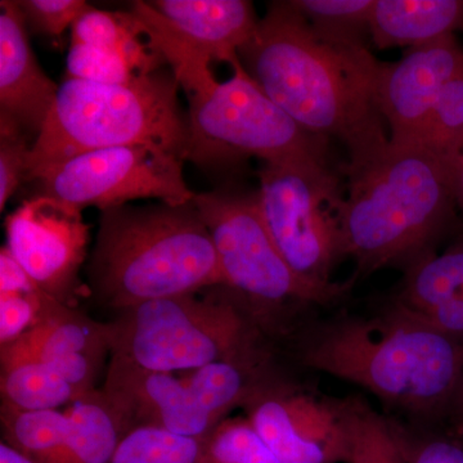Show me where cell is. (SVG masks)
<instances>
[{"instance_id":"obj_37","label":"cell","mask_w":463,"mask_h":463,"mask_svg":"<svg viewBox=\"0 0 463 463\" xmlns=\"http://www.w3.org/2000/svg\"><path fill=\"white\" fill-rule=\"evenodd\" d=\"M0 463H36L27 457L21 455L14 448L9 447L7 443H0Z\"/></svg>"},{"instance_id":"obj_6","label":"cell","mask_w":463,"mask_h":463,"mask_svg":"<svg viewBox=\"0 0 463 463\" xmlns=\"http://www.w3.org/2000/svg\"><path fill=\"white\" fill-rule=\"evenodd\" d=\"M108 328L111 358L157 373L264 354L258 323L223 286L203 298L183 295L128 307Z\"/></svg>"},{"instance_id":"obj_32","label":"cell","mask_w":463,"mask_h":463,"mask_svg":"<svg viewBox=\"0 0 463 463\" xmlns=\"http://www.w3.org/2000/svg\"><path fill=\"white\" fill-rule=\"evenodd\" d=\"M27 29L60 38L87 9L84 0H18Z\"/></svg>"},{"instance_id":"obj_29","label":"cell","mask_w":463,"mask_h":463,"mask_svg":"<svg viewBox=\"0 0 463 463\" xmlns=\"http://www.w3.org/2000/svg\"><path fill=\"white\" fill-rule=\"evenodd\" d=\"M137 74L118 52L71 43L66 78L99 84H124Z\"/></svg>"},{"instance_id":"obj_25","label":"cell","mask_w":463,"mask_h":463,"mask_svg":"<svg viewBox=\"0 0 463 463\" xmlns=\"http://www.w3.org/2000/svg\"><path fill=\"white\" fill-rule=\"evenodd\" d=\"M428 149L452 167L463 147V69L448 81L421 130L410 143Z\"/></svg>"},{"instance_id":"obj_8","label":"cell","mask_w":463,"mask_h":463,"mask_svg":"<svg viewBox=\"0 0 463 463\" xmlns=\"http://www.w3.org/2000/svg\"><path fill=\"white\" fill-rule=\"evenodd\" d=\"M194 203L214 242L222 286L259 327L265 316L288 303H328L345 291L346 286L317 288L288 267L264 223L257 192L219 188L196 194Z\"/></svg>"},{"instance_id":"obj_34","label":"cell","mask_w":463,"mask_h":463,"mask_svg":"<svg viewBox=\"0 0 463 463\" xmlns=\"http://www.w3.org/2000/svg\"><path fill=\"white\" fill-rule=\"evenodd\" d=\"M410 463H463V443L435 439L423 444Z\"/></svg>"},{"instance_id":"obj_26","label":"cell","mask_w":463,"mask_h":463,"mask_svg":"<svg viewBox=\"0 0 463 463\" xmlns=\"http://www.w3.org/2000/svg\"><path fill=\"white\" fill-rule=\"evenodd\" d=\"M206 439L156 428H137L118 444L109 463H201Z\"/></svg>"},{"instance_id":"obj_5","label":"cell","mask_w":463,"mask_h":463,"mask_svg":"<svg viewBox=\"0 0 463 463\" xmlns=\"http://www.w3.org/2000/svg\"><path fill=\"white\" fill-rule=\"evenodd\" d=\"M179 88L165 69L124 84L66 78L33 143L26 181L85 152L121 146H154L185 161L188 118Z\"/></svg>"},{"instance_id":"obj_11","label":"cell","mask_w":463,"mask_h":463,"mask_svg":"<svg viewBox=\"0 0 463 463\" xmlns=\"http://www.w3.org/2000/svg\"><path fill=\"white\" fill-rule=\"evenodd\" d=\"M358 407L270 379L243 404L249 421L281 463H346Z\"/></svg>"},{"instance_id":"obj_1","label":"cell","mask_w":463,"mask_h":463,"mask_svg":"<svg viewBox=\"0 0 463 463\" xmlns=\"http://www.w3.org/2000/svg\"><path fill=\"white\" fill-rule=\"evenodd\" d=\"M239 57L250 78L307 133L336 138L361 165L390 143L376 105L381 66L365 45L316 32L288 2H274Z\"/></svg>"},{"instance_id":"obj_7","label":"cell","mask_w":463,"mask_h":463,"mask_svg":"<svg viewBox=\"0 0 463 463\" xmlns=\"http://www.w3.org/2000/svg\"><path fill=\"white\" fill-rule=\"evenodd\" d=\"M232 70L227 81L215 79L185 94V161L212 170L239 165L249 157L264 164L326 157L325 139L301 129L250 78L240 60Z\"/></svg>"},{"instance_id":"obj_13","label":"cell","mask_w":463,"mask_h":463,"mask_svg":"<svg viewBox=\"0 0 463 463\" xmlns=\"http://www.w3.org/2000/svg\"><path fill=\"white\" fill-rule=\"evenodd\" d=\"M463 69L455 33L411 48L397 63H383L376 105L390 128V142L410 143L430 116L441 90Z\"/></svg>"},{"instance_id":"obj_36","label":"cell","mask_w":463,"mask_h":463,"mask_svg":"<svg viewBox=\"0 0 463 463\" xmlns=\"http://www.w3.org/2000/svg\"><path fill=\"white\" fill-rule=\"evenodd\" d=\"M448 408H450L452 421L453 425H455L457 434H458L463 440V380Z\"/></svg>"},{"instance_id":"obj_2","label":"cell","mask_w":463,"mask_h":463,"mask_svg":"<svg viewBox=\"0 0 463 463\" xmlns=\"http://www.w3.org/2000/svg\"><path fill=\"white\" fill-rule=\"evenodd\" d=\"M341 251L359 274L417 260L452 224L457 206L446 164L417 145L390 142L361 165H346Z\"/></svg>"},{"instance_id":"obj_33","label":"cell","mask_w":463,"mask_h":463,"mask_svg":"<svg viewBox=\"0 0 463 463\" xmlns=\"http://www.w3.org/2000/svg\"><path fill=\"white\" fill-rule=\"evenodd\" d=\"M39 289L32 277L3 246L0 250V295L29 294Z\"/></svg>"},{"instance_id":"obj_14","label":"cell","mask_w":463,"mask_h":463,"mask_svg":"<svg viewBox=\"0 0 463 463\" xmlns=\"http://www.w3.org/2000/svg\"><path fill=\"white\" fill-rule=\"evenodd\" d=\"M102 392L114 405L127 432L137 428H156L206 439L221 420L206 411L183 377L157 373L109 359Z\"/></svg>"},{"instance_id":"obj_20","label":"cell","mask_w":463,"mask_h":463,"mask_svg":"<svg viewBox=\"0 0 463 463\" xmlns=\"http://www.w3.org/2000/svg\"><path fill=\"white\" fill-rule=\"evenodd\" d=\"M65 413L70 423L65 463H109L128 432L102 389L81 395Z\"/></svg>"},{"instance_id":"obj_23","label":"cell","mask_w":463,"mask_h":463,"mask_svg":"<svg viewBox=\"0 0 463 463\" xmlns=\"http://www.w3.org/2000/svg\"><path fill=\"white\" fill-rule=\"evenodd\" d=\"M3 440L36 463H65L70 423L65 411H20L2 404Z\"/></svg>"},{"instance_id":"obj_3","label":"cell","mask_w":463,"mask_h":463,"mask_svg":"<svg viewBox=\"0 0 463 463\" xmlns=\"http://www.w3.org/2000/svg\"><path fill=\"white\" fill-rule=\"evenodd\" d=\"M88 272L91 294L116 313L223 285L214 242L194 201L100 212Z\"/></svg>"},{"instance_id":"obj_31","label":"cell","mask_w":463,"mask_h":463,"mask_svg":"<svg viewBox=\"0 0 463 463\" xmlns=\"http://www.w3.org/2000/svg\"><path fill=\"white\" fill-rule=\"evenodd\" d=\"M33 143L16 125L0 120V212L26 181L27 163Z\"/></svg>"},{"instance_id":"obj_12","label":"cell","mask_w":463,"mask_h":463,"mask_svg":"<svg viewBox=\"0 0 463 463\" xmlns=\"http://www.w3.org/2000/svg\"><path fill=\"white\" fill-rule=\"evenodd\" d=\"M90 232L80 210L36 194L5 219V248L42 291L74 307Z\"/></svg>"},{"instance_id":"obj_15","label":"cell","mask_w":463,"mask_h":463,"mask_svg":"<svg viewBox=\"0 0 463 463\" xmlns=\"http://www.w3.org/2000/svg\"><path fill=\"white\" fill-rule=\"evenodd\" d=\"M60 85L43 71L30 44L23 12L14 0L0 2V120L30 138L39 136Z\"/></svg>"},{"instance_id":"obj_16","label":"cell","mask_w":463,"mask_h":463,"mask_svg":"<svg viewBox=\"0 0 463 463\" xmlns=\"http://www.w3.org/2000/svg\"><path fill=\"white\" fill-rule=\"evenodd\" d=\"M174 35L214 62L233 65L259 18L248 0H152Z\"/></svg>"},{"instance_id":"obj_17","label":"cell","mask_w":463,"mask_h":463,"mask_svg":"<svg viewBox=\"0 0 463 463\" xmlns=\"http://www.w3.org/2000/svg\"><path fill=\"white\" fill-rule=\"evenodd\" d=\"M392 307L463 340V234L441 254L413 261Z\"/></svg>"},{"instance_id":"obj_21","label":"cell","mask_w":463,"mask_h":463,"mask_svg":"<svg viewBox=\"0 0 463 463\" xmlns=\"http://www.w3.org/2000/svg\"><path fill=\"white\" fill-rule=\"evenodd\" d=\"M264 354L218 362L183 377L199 403L216 419H227L233 408L249 401L269 379L263 373Z\"/></svg>"},{"instance_id":"obj_19","label":"cell","mask_w":463,"mask_h":463,"mask_svg":"<svg viewBox=\"0 0 463 463\" xmlns=\"http://www.w3.org/2000/svg\"><path fill=\"white\" fill-rule=\"evenodd\" d=\"M463 29V0H376L370 35L380 50L416 48Z\"/></svg>"},{"instance_id":"obj_18","label":"cell","mask_w":463,"mask_h":463,"mask_svg":"<svg viewBox=\"0 0 463 463\" xmlns=\"http://www.w3.org/2000/svg\"><path fill=\"white\" fill-rule=\"evenodd\" d=\"M108 354V323L94 321L60 301L32 331L0 347V362H47L79 355L105 359Z\"/></svg>"},{"instance_id":"obj_4","label":"cell","mask_w":463,"mask_h":463,"mask_svg":"<svg viewBox=\"0 0 463 463\" xmlns=\"http://www.w3.org/2000/svg\"><path fill=\"white\" fill-rule=\"evenodd\" d=\"M301 359L307 367L422 412L449 407L463 380V340L392 307L385 315L322 328Z\"/></svg>"},{"instance_id":"obj_22","label":"cell","mask_w":463,"mask_h":463,"mask_svg":"<svg viewBox=\"0 0 463 463\" xmlns=\"http://www.w3.org/2000/svg\"><path fill=\"white\" fill-rule=\"evenodd\" d=\"M0 365L2 404L14 410L56 411L84 395L62 376L57 367L45 362H0Z\"/></svg>"},{"instance_id":"obj_27","label":"cell","mask_w":463,"mask_h":463,"mask_svg":"<svg viewBox=\"0 0 463 463\" xmlns=\"http://www.w3.org/2000/svg\"><path fill=\"white\" fill-rule=\"evenodd\" d=\"M201 463H281L248 417H227L206 438Z\"/></svg>"},{"instance_id":"obj_30","label":"cell","mask_w":463,"mask_h":463,"mask_svg":"<svg viewBox=\"0 0 463 463\" xmlns=\"http://www.w3.org/2000/svg\"><path fill=\"white\" fill-rule=\"evenodd\" d=\"M57 303L44 291L0 295V347L23 337L39 325Z\"/></svg>"},{"instance_id":"obj_35","label":"cell","mask_w":463,"mask_h":463,"mask_svg":"<svg viewBox=\"0 0 463 463\" xmlns=\"http://www.w3.org/2000/svg\"><path fill=\"white\" fill-rule=\"evenodd\" d=\"M450 181H452L457 206L463 212V147L450 167Z\"/></svg>"},{"instance_id":"obj_24","label":"cell","mask_w":463,"mask_h":463,"mask_svg":"<svg viewBox=\"0 0 463 463\" xmlns=\"http://www.w3.org/2000/svg\"><path fill=\"white\" fill-rule=\"evenodd\" d=\"M376 0H289L317 33L341 44L365 45Z\"/></svg>"},{"instance_id":"obj_9","label":"cell","mask_w":463,"mask_h":463,"mask_svg":"<svg viewBox=\"0 0 463 463\" xmlns=\"http://www.w3.org/2000/svg\"><path fill=\"white\" fill-rule=\"evenodd\" d=\"M259 175L258 203L274 245L303 281L337 288L331 270L343 257L339 179L326 157L265 163Z\"/></svg>"},{"instance_id":"obj_28","label":"cell","mask_w":463,"mask_h":463,"mask_svg":"<svg viewBox=\"0 0 463 463\" xmlns=\"http://www.w3.org/2000/svg\"><path fill=\"white\" fill-rule=\"evenodd\" d=\"M346 463H410L388 423L358 407Z\"/></svg>"},{"instance_id":"obj_10","label":"cell","mask_w":463,"mask_h":463,"mask_svg":"<svg viewBox=\"0 0 463 463\" xmlns=\"http://www.w3.org/2000/svg\"><path fill=\"white\" fill-rule=\"evenodd\" d=\"M182 157L154 146H121L85 152L51 167L36 181L41 196L76 210L100 212L129 201L160 200L181 206L194 201L183 175Z\"/></svg>"}]
</instances>
